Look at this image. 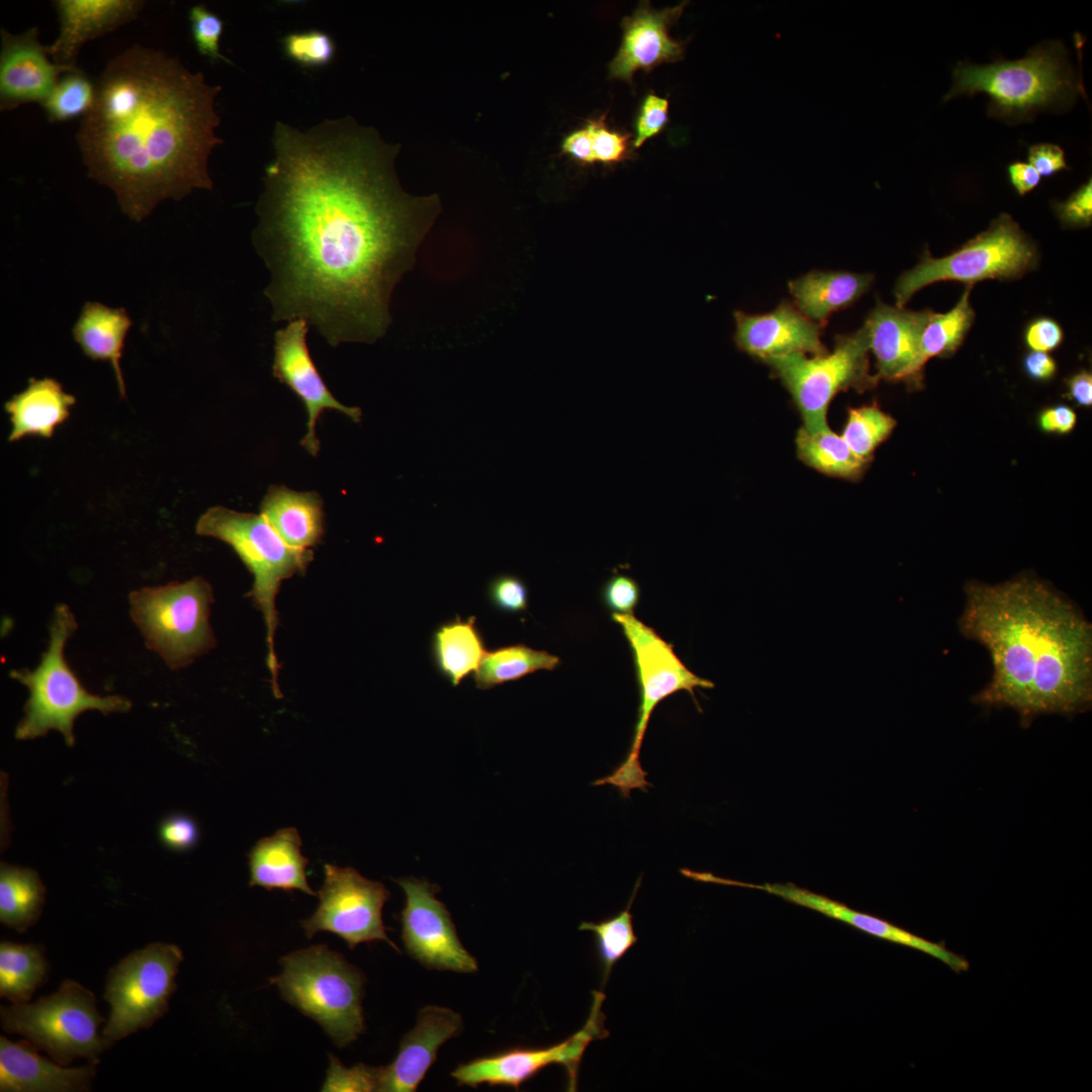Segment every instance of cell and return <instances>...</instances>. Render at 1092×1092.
<instances>
[{"instance_id": "1", "label": "cell", "mask_w": 1092, "mask_h": 1092, "mask_svg": "<svg viewBox=\"0 0 1092 1092\" xmlns=\"http://www.w3.org/2000/svg\"><path fill=\"white\" fill-rule=\"evenodd\" d=\"M272 148L253 232L272 320H305L333 347L375 342L436 199L403 192L397 150L351 117L305 130L277 121Z\"/></svg>"}, {"instance_id": "2", "label": "cell", "mask_w": 1092, "mask_h": 1092, "mask_svg": "<svg viewBox=\"0 0 1092 1092\" xmlns=\"http://www.w3.org/2000/svg\"><path fill=\"white\" fill-rule=\"evenodd\" d=\"M76 133L87 174L136 222L165 199L211 190L219 85L163 52L134 44L111 59Z\"/></svg>"}, {"instance_id": "3", "label": "cell", "mask_w": 1092, "mask_h": 1092, "mask_svg": "<svg viewBox=\"0 0 1092 1092\" xmlns=\"http://www.w3.org/2000/svg\"><path fill=\"white\" fill-rule=\"evenodd\" d=\"M964 593L959 630L985 647L993 670L975 704L1011 709L1024 727L1090 709L1092 626L1078 607L1030 574L969 581Z\"/></svg>"}, {"instance_id": "4", "label": "cell", "mask_w": 1092, "mask_h": 1092, "mask_svg": "<svg viewBox=\"0 0 1092 1092\" xmlns=\"http://www.w3.org/2000/svg\"><path fill=\"white\" fill-rule=\"evenodd\" d=\"M1078 85L1063 43L1049 41L1016 61L983 66L959 63L952 72V87L943 100L983 92L990 97V116L1015 122L1072 101Z\"/></svg>"}, {"instance_id": "5", "label": "cell", "mask_w": 1092, "mask_h": 1092, "mask_svg": "<svg viewBox=\"0 0 1092 1092\" xmlns=\"http://www.w3.org/2000/svg\"><path fill=\"white\" fill-rule=\"evenodd\" d=\"M77 627L71 609L65 604L57 605L50 622L48 647L37 666L10 670V676L28 690L24 715L15 728V738L34 739L57 730L66 744L73 746L74 722L81 713L97 710L108 715L130 710L131 703L126 698L89 693L70 667L64 651Z\"/></svg>"}, {"instance_id": "6", "label": "cell", "mask_w": 1092, "mask_h": 1092, "mask_svg": "<svg viewBox=\"0 0 1092 1092\" xmlns=\"http://www.w3.org/2000/svg\"><path fill=\"white\" fill-rule=\"evenodd\" d=\"M195 530L200 536L212 537L231 546L253 575V586L248 596L263 616L272 691L277 699H281L274 645L279 623L276 597L285 579L305 573L313 559L312 550H298L287 545L261 515L220 506L206 510L199 517Z\"/></svg>"}, {"instance_id": "7", "label": "cell", "mask_w": 1092, "mask_h": 1092, "mask_svg": "<svg viewBox=\"0 0 1092 1092\" xmlns=\"http://www.w3.org/2000/svg\"><path fill=\"white\" fill-rule=\"evenodd\" d=\"M282 970L270 978L282 998L314 1020L340 1049L363 1032L365 978L339 952L325 944L295 950L280 959Z\"/></svg>"}, {"instance_id": "8", "label": "cell", "mask_w": 1092, "mask_h": 1092, "mask_svg": "<svg viewBox=\"0 0 1092 1092\" xmlns=\"http://www.w3.org/2000/svg\"><path fill=\"white\" fill-rule=\"evenodd\" d=\"M632 651L639 691V706L632 741L624 760L608 776L592 783L610 785L621 797L630 798L633 790L648 791L651 784L640 762V751L650 717L667 697L686 691L695 698V689H712L714 682L691 671L658 633L631 614H612Z\"/></svg>"}, {"instance_id": "9", "label": "cell", "mask_w": 1092, "mask_h": 1092, "mask_svg": "<svg viewBox=\"0 0 1092 1092\" xmlns=\"http://www.w3.org/2000/svg\"><path fill=\"white\" fill-rule=\"evenodd\" d=\"M128 602L130 617L146 646L171 670L187 667L216 645L209 624L213 592L201 576L144 586L132 590Z\"/></svg>"}, {"instance_id": "10", "label": "cell", "mask_w": 1092, "mask_h": 1092, "mask_svg": "<svg viewBox=\"0 0 1092 1092\" xmlns=\"http://www.w3.org/2000/svg\"><path fill=\"white\" fill-rule=\"evenodd\" d=\"M0 1020L5 1031L23 1035L62 1066L77 1058L96 1064L112 1044L98 1034L104 1018L97 1010L95 995L72 980L34 1003L2 1006Z\"/></svg>"}, {"instance_id": "11", "label": "cell", "mask_w": 1092, "mask_h": 1092, "mask_svg": "<svg viewBox=\"0 0 1092 1092\" xmlns=\"http://www.w3.org/2000/svg\"><path fill=\"white\" fill-rule=\"evenodd\" d=\"M1032 242L1007 213L994 219L989 229L942 258L925 252L921 261L897 280L896 305H904L923 287L939 281H959L973 286L987 279L1013 280L1036 264Z\"/></svg>"}, {"instance_id": "12", "label": "cell", "mask_w": 1092, "mask_h": 1092, "mask_svg": "<svg viewBox=\"0 0 1092 1092\" xmlns=\"http://www.w3.org/2000/svg\"><path fill=\"white\" fill-rule=\"evenodd\" d=\"M870 340L867 328L838 335L834 348L822 355L772 357L763 361L791 394L803 428L810 432L828 429L827 413L841 391L863 392L879 379L870 373Z\"/></svg>"}, {"instance_id": "13", "label": "cell", "mask_w": 1092, "mask_h": 1092, "mask_svg": "<svg viewBox=\"0 0 1092 1092\" xmlns=\"http://www.w3.org/2000/svg\"><path fill=\"white\" fill-rule=\"evenodd\" d=\"M181 949L154 942L130 952L107 976L104 999L111 1010L102 1035L111 1043L150 1027L169 1008L175 992Z\"/></svg>"}, {"instance_id": "14", "label": "cell", "mask_w": 1092, "mask_h": 1092, "mask_svg": "<svg viewBox=\"0 0 1092 1092\" xmlns=\"http://www.w3.org/2000/svg\"><path fill=\"white\" fill-rule=\"evenodd\" d=\"M325 880L314 913L301 921L307 938L320 931L341 937L353 949L360 943L383 940L394 949L382 921V907L389 897L383 884L361 876L352 868L324 866Z\"/></svg>"}, {"instance_id": "15", "label": "cell", "mask_w": 1092, "mask_h": 1092, "mask_svg": "<svg viewBox=\"0 0 1092 1092\" xmlns=\"http://www.w3.org/2000/svg\"><path fill=\"white\" fill-rule=\"evenodd\" d=\"M589 1015L582 1028L563 1041L547 1048H516L504 1053L475 1059L459 1065L452 1077L459 1085L477 1087L486 1083L519 1089L550 1065H561L567 1072L568 1090L575 1091L580 1062L587 1045L595 1039L609 1036L604 1027L606 1020L602 1005L606 998L603 991L594 990Z\"/></svg>"}, {"instance_id": "16", "label": "cell", "mask_w": 1092, "mask_h": 1092, "mask_svg": "<svg viewBox=\"0 0 1092 1092\" xmlns=\"http://www.w3.org/2000/svg\"><path fill=\"white\" fill-rule=\"evenodd\" d=\"M405 893L401 937L408 954L429 969L473 973L477 962L458 938L446 906L434 888L414 878L398 879Z\"/></svg>"}, {"instance_id": "17", "label": "cell", "mask_w": 1092, "mask_h": 1092, "mask_svg": "<svg viewBox=\"0 0 1092 1092\" xmlns=\"http://www.w3.org/2000/svg\"><path fill=\"white\" fill-rule=\"evenodd\" d=\"M309 324L302 318L290 321L274 335L272 374L280 383L289 387L301 400L307 414L306 433L300 445L311 455L320 451L315 425L327 410L337 411L354 423H359L362 411L347 406L330 391L316 368L307 343Z\"/></svg>"}, {"instance_id": "18", "label": "cell", "mask_w": 1092, "mask_h": 1092, "mask_svg": "<svg viewBox=\"0 0 1092 1092\" xmlns=\"http://www.w3.org/2000/svg\"><path fill=\"white\" fill-rule=\"evenodd\" d=\"M688 1L672 7L654 9L649 1H641L636 9L621 21L620 47L608 65L609 78L633 86L636 72L649 73L656 67L679 62L685 57L687 41L674 39L669 30L679 19Z\"/></svg>"}, {"instance_id": "19", "label": "cell", "mask_w": 1092, "mask_h": 1092, "mask_svg": "<svg viewBox=\"0 0 1092 1092\" xmlns=\"http://www.w3.org/2000/svg\"><path fill=\"white\" fill-rule=\"evenodd\" d=\"M734 322L737 348L762 362L772 357L828 352L821 341L824 326L806 317L790 301L763 314L736 310Z\"/></svg>"}, {"instance_id": "20", "label": "cell", "mask_w": 1092, "mask_h": 1092, "mask_svg": "<svg viewBox=\"0 0 1092 1092\" xmlns=\"http://www.w3.org/2000/svg\"><path fill=\"white\" fill-rule=\"evenodd\" d=\"M48 47L38 39V28L21 34L1 29L0 109L13 110L21 104L48 98L64 74L77 71L51 62Z\"/></svg>"}, {"instance_id": "21", "label": "cell", "mask_w": 1092, "mask_h": 1092, "mask_svg": "<svg viewBox=\"0 0 1092 1092\" xmlns=\"http://www.w3.org/2000/svg\"><path fill=\"white\" fill-rule=\"evenodd\" d=\"M931 311H913L881 301L871 310L863 326L869 334L870 351L876 358L875 375L879 380L903 381L913 388L922 385L915 365Z\"/></svg>"}, {"instance_id": "22", "label": "cell", "mask_w": 1092, "mask_h": 1092, "mask_svg": "<svg viewBox=\"0 0 1092 1092\" xmlns=\"http://www.w3.org/2000/svg\"><path fill=\"white\" fill-rule=\"evenodd\" d=\"M721 885L752 888L779 896L794 904L818 911L828 917L843 921L871 935L917 949L945 964L956 973L967 972L970 964L964 957L949 950L943 942H934L898 927L888 921L815 894L793 884H749L720 878Z\"/></svg>"}, {"instance_id": "23", "label": "cell", "mask_w": 1092, "mask_h": 1092, "mask_svg": "<svg viewBox=\"0 0 1092 1092\" xmlns=\"http://www.w3.org/2000/svg\"><path fill=\"white\" fill-rule=\"evenodd\" d=\"M463 1028L459 1013L447 1007L421 1009L415 1027L401 1039L388 1066L380 1067L379 1091L414 1092L437 1059L439 1048Z\"/></svg>"}, {"instance_id": "24", "label": "cell", "mask_w": 1092, "mask_h": 1092, "mask_svg": "<svg viewBox=\"0 0 1092 1092\" xmlns=\"http://www.w3.org/2000/svg\"><path fill=\"white\" fill-rule=\"evenodd\" d=\"M144 5L139 0L55 1L60 33L48 47L50 57L58 65L78 69L77 57L84 43L134 20Z\"/></svg>"}, {"instance_id": "25", "label": "cell", "mask_w": 1092, "mask_h": 1092, "mask_svg": "<svg viewBox=\"0 0 1092 1092\" xmlns=\"http://www.w3.org/2000/svg\"><path fill=\"white\" fill-rule=\"evenodd\" d=\"M95 1065L65 1068L36 1054L29 1041L12 1042L0 1036L1 1092L88 1091Z\"/></svg>"}, {"instance_id": "26", "label": "cell", "mask_w": 1092, "mask_h": 1092, "mask_svg": "<svg viewBox=\"0 0 1092 1092\" xmlns=\"http://www.w3.org/2000/svg\"><path fill=\"white\" fill-rule=\"evenodd\" d=\"M75 402L76 398L64 391L56 379L30 377L27 386L4 403L11 424L8 441L53 437L55 430L70 417Z\"/></svg>"}, {"instance_id": "27", "label": "cell", "mask_w": 1092, "mask_h": 1092, "mask_svg": "<svg viewBox=\"0 0 1092 1092\" xmlns=\"http://www.w3.org/2000/svg\"><path fill=\"white\" fill-rule=\"evenodd\" d=\"M260 515L292 548L311 550L323 539L324 503L315 491L271 485L260 505Z\"/></svg>"}, {"instance_id": "28", "label": "cell", "mask_w": 1092, "mask_h": 1092, "mask_svg": "<svg viewBox=\"0 0 1092 1092\" xmlns=\"http://www.w3.org/2000/svg\"><path fill=\"white\" fill-rule=\"evenodd\" d=\"M301 844L300 835L293 827L279 829L257 841L248 854L250 887L298 890L316 896L306 880L308 859L301 853Z\"/></svg>"}, {"instance_id": "29", "label": "cell", "mask_w": 1092, "mask_h": 1092, "mask_svg": "<svg viewBox=\"0 0 1092 1092\" xmlns=\"http://www.w3.org/2000/svg\"><path fill=\"white\" fill-rule=\"evenodd\" d=\"M870 273L811 271L789 283L794 305L809 320L826 326L829 316L857 301L871 287Z\"/></svg>"}, {"instance_id": "30", "label": "cell", "mask_w": 1092, "mask_h": 1092, "mask_svg": "<svg viewBox=\"0 0 1092 1092\" xmlns=\"http://www.w3.org/2000/svg\"><path fill=\"white\" fill-rule=\"evenodd\" d=\"M131 320L122 307L112 308L97 301H87L72 328V335L85 356L93 361L110 362L118 391L125 397L120 358Z\"/></svg>"}, {"instance_id": "31", "label": "cell", "mask_w": 1092, "mask_h": 1092, "mask_svg": "<svg viewBox=\"0 0 1092 1092\" xmlns=\"http://www.w3.org/2000/svg\"><path fill=\"white\" fill-rule=\"evenodd\" d=\"M476 618L454 620L440 625L432 637V654L438 671L453 687L475 672L487 652L475 626Z\"/></svg>"}, {"instance_id": "32", "label": "cell", "mask_w": 1092, "mask_h": 1092, "mask_svg": "<svg viewBox=\"0 0 1092 1092\" xmlns=\"http://www.w3.org/2000/svg\"><path fill=\"white\" fill-rule=\"evenodd\" d=\"M46 888L29 868L0 866V921L19 932L34 924L42 911Z\"/></svg>"}, {"instance_id": "33", "label": "cell", "mask_w": 1092, "mask_h": 1092, "mask_svg": "<svg viewBox=\"0 0 1092 1092\" xmlns=\"http://www.w3.org/2000/svg\"><path fill=\"white\" fill-rule=\"evenodd\" d=\"M795 442L798 458L827 476L853 481L859 479L868 468L869 463L858 458L842 437L830 428L810 432L801 427Z\"/></svg>"}, {"instance_id": "34", "label": "cell", "mask_w": 1092, "mask_h": 1092, "mask_svg": "<svg viewBox=\"0 0 1092 1092\" xmlns=\"http://www.w3.org/2000/svg\"><path fill=\"white\" fill-rule=\"evenodd\" d=\"M973 286L967 285L957 304L944 313L931 311L922 333L915 371L923 377V368L933 357H948L963 344L974 320L975 311L970 304Z\"/></svg>"}, {"instance_id": "35", "label": "cell", "mask_w": 1092, "mask_h": 1092, "mask_svg": "<svg viewBox=\"0 0 1092 1092\" xmlns=\"http://www.w3.org/2000/svg\"><path fill=\"white\" fill-rule=\"evenodd\" d=\"M47 970V961L38 945L1 942L0 995L13 1004L28 1002L43 984Z\"/></svg>"}, {"instance_id": "36", "label": "cell", "mask_w": 1092, "mask_h": 1092, "mask_svg": "<svg viewBox=\"0 0 1092 1092\" xmlns=\"http://www.w3.org/2000/svg\"><path fill=\"white\" fill-rule=\"evenodd\" d=\"M559 664L556 655L516 644L487 651L473 677L478 689L488 690L538 670H553Z\"/></svg>"}, {"instance_id": "37", "label": "cell", "mask_w": 1092, "mask_h": 1092, "mask_svg": "<svg viewBox=\"0 0 1092 1092\" xmlns=\"http://www.w3.org/2000/svg\"><path fill=\"white\" fill-rule=\"evenodd\" d=\"M641 878L637 881L627 907L616 915L599 923L583 921L579 930L590 931L595 937L598 959L602 967V985L607 984L613 967L637 942L633 928L631 907Z\"/></svg>"}, {"instance_id": "38", "label": "cell", "mask_w": 1092, "mask_h": 1092, "mask_svg": "<svg viewBox=\"0 0 1092 1092\" xmlns=\"http://www.w3.org/2000/svg\"><path fill=\"white\" fill-rule=\"evenodd\" d=\"M896 424V420L877 402L850 407L840 436L858 458L870 463L876 449L890 437Z\"/></svg>"}, {"instance_id": "39", "label": "cell", "mask_w": 1092, "mask_h": 1092, "mask_svg": "<svg viewBox=\"0 0 1092 1092\" xmlns=\"http://www.w3.org/2000/svg\"><path fill=\"white\" fill-rule=\"evenodd\" d=\"M95 97L96 84L79 69L60 78L41 107L51 122H62L85 116Z\"/></svg>"}, {"instance_id": "40", "label": "cell", "mask_w": 1092, "mask_h": 1092, "mask_svg": "<svg viewBox=\"0 0 1092 1092\" xmlns=\"http://www.w3.org/2000/svg\"><path fill=\"white\" fill-rule=\"evenodd\" d=\"M607 114L598 118L589 119L584 127H581L585 144L584 164L601 163L613 165L630 158L632 135L608 127Z\"/></svg>"}, {"instance_id": "41", "label": "cell", "mask_w": 1092, "mask_h": 1092, "mask_svg": "<svg viewBox=\"0 0 1092 1092\" xmlns=\"http://www.w3.org/2000/svg\"><path fill=\"white\" fill-rule=\"evenodd\" d=\"M282 47L288 59L304 68L325 67L336 54L331 35L315 29L288 33L282 38Z\"/></svg>"}, {"instance_id": "42", "label": "cell", "mask_w": 1092, "mask_h": 1092, "mask_svg": "<svg viewBox=\"0 0 1092 1092\" xmlns=\"http://www.w3.org/2000/svg\"><path fill=\"white\" fill-rule=\"evenodd\" d=\"M330 1066L322 1091H379L380 1067L357 1064L345 1067L335 1056H329Z\"/></svg>"}, {"instance_id": "43", "label": "cell", "mask_w": 1092, "mask_h": 1092, "mask_svg": "<svg viewBox=\"0 0 1092 1092\" xmlns=\"http://www.w3.org/2000/svg\"><path fill=\"white\" fill-rule=\"evenodd\" d=\"M191 34L198 53L212 62L232 64L219 49L223 32V20L204 5H194L189 10Z\"/></svg>"}, {"instance_id": "44", "label": "cell", "mask_w": 1092, "mask_h": 1092, "mask_svg": "<svg viewBox=\"0 0 1092 1092\" xmlns=\"http://www.w3.org/2000/svg\"><path fill=\"white\" fill-rule=\"evenodd\" d=\"M668 99L655 93H648L642 99L635 119L633 149L640 148L665 127L668 122Z\"/></svg>"}, {"instance_id": "45", "label": "cell", "mask_w": 1092, "mask_h": 1092, "mask_svg": "<svg viewBox=\"0 0 1092 1092\" xmlns=\"http://www.w3.org/2000/svg\"><path fill=\"white\" fill-rule=\"evenodd\" d=\"M491 606L504 613H520L528 606V588L525 582L513 574H499L487 586Z\"/></svg>"}, {"instance_id": "46", "label": "cell", "mask_w": 1092, "mask_h": 1092, "mask_svg": "<svg viewBox=\"0 0 1092 1092\" xmlns=\"http://www.w3.org/2000/svg\"><path fill=\"white\" fill-rule=\"evenodd\" d=\"M640 585L631 576L616 573L602 588V601L612 614H631L640 601Z\"/></svg>"}, {"instance_id": "47", "label": "cell", "mask_w": 1092, "mask_h": 1092, "mask_svg": "<svg viewBox=\"0 0 1092 1092\" xmlns=\"http://www.w3.org/2000/svg\"><path fill=\"white\" fill-rule=\"evenodd\" d=\"M1057 217L1069 229L1087 228L1092 222V182L1089 179L1067 200L1054 202Z\"/></svg>"}, {"instance_id": "48", "label": "cell", "mask_w": 1092, "mask_h": 1092, "mask_svg": "<svg viewBox=\"0 0 1092 1092\" xmlns=\"http://www.w3.org/2000/svg\"><path fill=\"white\" fill-rule=\"evenodd\" d=\"M159 838L169 849L187 851L199 840V829L193 818L185 814H171L159 826Z\"/></svg>"}, {"instance_id": "49", "label": "cell", "mask_w": 1092, "mask_h": 1092, "mask_svg": "<svg viewBox=\"0 0 1092 1092\" xmlns=\"http://www.w3.org/2000/svg\"><path fill=\"white\" fill-rule=\"evenodd\" d=\"M1023 339L1030 351L1048 353L1062 344L1064 333L1055 320L1043 316L1032 320L1026 326Z\"/></svg>"}, {"instance_id": "50", "label": "cell", "mask_w": 1092, "mask_h": 1092, "mask_svg": "<svg viewBox=\"0 0 1092 1092\" xmlns=\"http://www.w3.org/2000/svg\"><path fill=\"white\" fill-rule=\"evenodd\" d=\"M1028 164L1043 177L1053 176L1059 171L1069 169L1064 150L1054 144H1036L1028 149Z\"/></svg>"}, {"instance_id": "51", "label": "cell", "mask_w": 1092, "mask_h": 1092, "mask_svg": "<svg viewBox=\"0 0 1092 1092\" xmlns=\"http://www.w3.org/2000/svg\"><path fill=\"white\" fill-rule=\"evenodd\" d=\"M1036 423L1043 433L1067 435L1074 430L1077 415L1066 404H1056L1041 410L1037 415Z\"/></svg>"}, {"instance_id": "52", "label": "cell", "mask_w": 1092, "mask_h": 1092, "mask_svg": "<svg viewBox=\"0 0 1092 1092\" xmlns=\"http://www.w3.org/2000/svg\"><path fill=\"white\" fill-rule=\"evenodd\" d=\"M1024 373L1032 380L1046 382L1055 377L1058 371L1056 360L1045 352L1030 351L1022 360Z\"/></svg>"}, {"instance_id": "53", "label": "cell", "mask_w": 1092, "mask_h": 1092, "mask_svg": "<svg viewBox=\"0 0 1092 1092\" xmlns=\"http://www.w3.org/2000/svg\"><path fill=\"white\" fill-rule=\"evenodd\" d=\"M1067 391L1065 397L1079 406L1088 407L1092 404V374L1088 370H1080L1065 380Z\"/></svg>"}, {"instance_id": "54", "label": "cell", "mask_w": 1092, "mask_h": 1092, "mask_svg": "<svg viewBox=\"0 0 1092 1092\" xmlns=\"http://www.w3.org/2000/svg\"><path fill=\"white\" fill-rule=\"evenodd\" d=\"M1008 179L1019 195L1032 191L1041 180L1037 171L1028 163L1014 162L1007 167Z\"/></svg>"}]
</instances>
